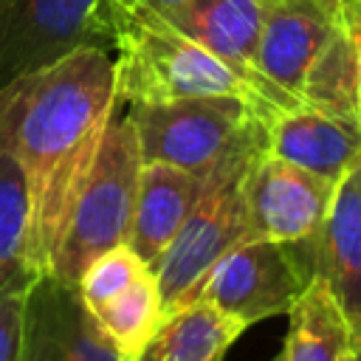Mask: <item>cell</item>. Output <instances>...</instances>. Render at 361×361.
<instances>
[{
	"label": "cell",
	"instance_id": "obj_14",
	"mask_svg": "<svg viewBox=\"0 0 361 361\" xmlns=\"http://www.w3.org/2000/svg\"><path fill=\"white\" fill-rule=\"evenodd\" d=\"M316 276L330 285L361 336V164L336 186L316 240Z\"/></svg>",
	"mask_w": 361,
	"mask_h": 361
},
{
	"label": "cell",
	"instance_id": "obj_18",
	"mask_svg": "<svg viewBox=\"0 0 361 361\" xmlns=\"http://www.w3.org/2000/svg\"><path fill=\"white\" fill-rule=\"evenodd\" d=\"M104 333L116 341L124 361H135L141 347L149 341L164 319V302L152 268H144L127 288H121L107 302L90 307Z\"/></svg>",
	"mask_w": 361,
	"mask_h": 361
},
{
	"label": "cell",
	"instance_id": "obj_15",
	"mask_svg": "<svg viewBox=\"0 0 361 361\" xmlns=\"http://www.w3.org/2000/svg\"><path fill=\"white\" fill-rule=\"evenodd\" d=\"M243 330L245 324L231 313L212 302L192 299L164 313L135 361H220Z\"/></svg>",
	"mask_w": 361,
	"mask_h": 361
},
{
	"label": "cell",
	"instance_id": "obj_10",
	"mask_svg": "<svg viewBox=\"0 0 361 361\" xmlns=\"http://www.w3.org/2000/svg\"><path fill=\"white\" fill-rule=\"evenodd\" d=\"M271 0H186L183 6L161 14L192 42L226 62L268 107L293 110L302 102L271 85L257 71V45L268 17Z\"/></svg>",
	"mask_w": 361,
	"mask_h": 361
},
{
	"label": "cell",
	"instance_id": "obj_12",
	"mask_svg": "<svg viewBox=\"0 0 361 361\" xmlns=\"http://www.w3.org/2000/svg\"><path fill=\"white\" fill-rule=\"evenodd\" d=\"M268 152L330 183H341L361 164V124L299 104L265 118Z\"/></svg>",
	"mask_w": 361,
	"mask_h": 361
},
{
	"label": "cell",
	"instance_id": "obj_24",
	"mask_svg": "<svg viewBox=\"0 0 361 361\" xmlns=\"http://www.w3.org/2000/svg\"><path fill=\"white\" fill-rule=\"evenodd\" d=\"M271 361H288V358H285V350H282V353H276V355H274Z\"/></svg>",
	"mask_w": 361,
	"mask_h": 361
},
{
	"label": "cell",
	"instance_id": "obj_23",
	"mask_svg": "<svg viewBox=\"0 0 361 361\" xmlns=\"http://www.w3.org/2000/svg\"><path fill=\"white\" fill-rule=\"evenodd\" d=\"M350 361H361V338H358V347H355V353H353Z\"/></svg>",
	"mask_w": 361,
	"mask_h": 361
},
{
	"label": "cell",
	"instance_id": "obj_7",
	"mask_svg": "<svg viewBox=\"0 0 361 361\" xmlns=\"http://www.w3.org/2000/svg\"><path fill=\"white\" fill-rule=\"evenodd\" d=\"M102 0H0V87L79 45L107 48Z\"/></svg>",
	"mask_w": 361,
	"mask_h": 361
},
{
	"label": "cell",
	"instance_id": "obj_6",
	"mask_svg": "<svg viewBox=\"0 0 361 361\" xmlns=\"http://www.w3.org/2000/svg\"><path fill=\"white\" fill-rule=\"evenodd\" d=\"M316 240H243L206 271L192 299L217 305L245 327L288 313L316 276Z\"/></svg>",
	"mask_w": 361,
	"mask_h": 361
},
{
	"label": "cell",
	"instance_id": "obj_3",
	"mask_svg": "<svg viewBox=\"0 0 361 361\" xmlns=\"http://www.w3.org/2000/svg\"><path fill=\"white\" fill-rule=\"evenodd\" d=\"M265 149L268 133L262 130L209 172L203 195L197 197L186 223L152 268L164 313L186 305L200 279L206 276V271L226 251L254 237L245 209V175Z\"/></svg>",
	"mask_w": 361,
	"mask_h": 361
},
{
	"label": "cell",
	"instance_id": "obj_2",
	"mask_svg": "<svg viewBox=\"0 0 361 361\" xmlns=\"http://www.w3.org/2000/svg\"><path fill=\"white\" fill-rule=\"evenodd\" d=\"M107 51L113 48L118 104H161L195 96H237L271 118L268 107L226 62L180 34L158 11L121 0L99 3Z\"/></svg>",
	"mask_w": 361,
	"mask_h": 361
},
{
	"label": "cell",
	"instance_id": "obj_19",
	"mask_svg": "<svg viewBox=\"0 0 361 361\" xmlns=\"http://www.w3.org/2000/svg\"><path fill=\"white\" fill-rule=\"evenodd\" d=\"M28 195L20 166L0 155V288L25 268Z\"/></svg>",
	"mask_w": 361,
	"mask_h": 361
},
{
	"label": "cell",
	"instance_id": "obj_17",
	"mask_svg": "<svg viewBox=\"0 0 361 361\" xmlns=\"http://www.w3.org/2000/svg\"><path fill=\"white\" fill-rule=\"evenodd\" d=\"M344 14V11H341ZM299 102L341 118H350L361 124L358 113V59H355V42L341 20V28L330 37V42L322 48V54L313 59V65L305 73Z\"/></svg>",
	"mask_w": 361,
	"mask_h": 361
},
{
	"label": "cell",
	"instance_id": "obj_11",
	"mask_svg": "<svg viewBox=\"0 0 361 361\" xmlns=\"http://www.w3.org/2000/svg\"><path fill=\"white\" fill-rule=\"evenodd\" d=\"M341 20V0H271L257 45V71L299 102L307 68Z\"/></svg>",
	"mask_w": 361,
	"mask_h": 361
},
{
	"label": "cell",
	"instance_id": "obj_4",
	"mask_svg": "<svg viewBox=\"0 0 361 361\" xmlns=\"http://www.w3.org/2000/svg\"><path fill=\"white\" fill-rule=\"evenodd\" d=\"M138 135L127 113H113L99 155L85 178L73 212L68 217L62 243L56 248L51 274L65 282H79L82 271L107 248L127 243L138 175H141Z\"/></svg>",
	"mask_w": 361,
	"mask_h": 361
},
{
	"label": "cell",
	"instance_id": "obj_21",
	"mask_svg": "<svg viewBox=\"0 0 361 361\" xmlns=\"http://www.w3.org/2000/svg\"><path fill=\"white\" fill-rule=\"evenodd\" d=\"M344 25L355 42V59H358V113H361V0H341Z\"/></svg>",
	"mask_w": 361,
	"mask_h": 361
},
{
	"label": "cell",
	"instance_id": "obj_1",
	"mask_svg": "<svg viewBox=\"0 0 361 361\" xmlns=\"http://www.w3.org/2000/svg\"><path fill=\"white\" fill-rule=\"evenodd\" d=\"M116 110V68L102 45H79L0 87V155H8L25 178V268L31 274H51Z\"/></svg>",
	"mask_w": 361,
	"mask_h": 361
},
{
	"label": "cell",
	"instance_id": "obj_22",
	"mask_svg": "<svg viewBox=\"0 0 361 361\" xmlns=\"http://www.w3.org/2000/svg\"><path fill=\"white\" fill-rule=\"evenodd\" d=\"M121 3H130V6H141V8H149V11H158V14H166L178 6H183L186 0H121Z\"/></svg>",
	"mask_w": 361,
	"mask_h": 361
},
{
	"label": "cell",
	"instance_id": "obj_20",
	"mask_svg": "<svg viewBox=\"0 0 361 361\" xmlns=\"http://www.w3.org/2000/svg\"><path fill=\"white\" fill-rule=\"evenodd\" d=\"M31 282H34V274L23 271L0 288V361H17L20 355L25 299H28Z\"/></svg>",
	"mask_w": 361,
	"mask_h": 361
},
{
	"label": "cell",
	"instance_id": "obj_16",
	"mask_svg": "<svg viewBox=\"0 0 361 361\" xmlns=\"http://www.w3.org/2000/svg\"><path fill=\"white\" fill-rule=\"evenodd\" d=\"M290 327L285 338L288 361H350L358 333L322 276H313L296 305L288 310Z\"/></svg>",
	"mask_w": 361,
	"mask_h": 361
},
{
	"label": "cell",
	"instance_id": "obj_5",
	"mask_svg": "<svg viewBox=\"0 0 361 361\" xmlns=\"http://www.w3.org/2000/svg\"><path fill=\"white\" fill-rule=\"evenodd\" d=\"M144 164H169L197 178L265 130V116L237 96H195L161 104H127Z\"/></svg>",
	"mask_w": 361,
	"mask_h": 361
},
{
	"label": "cell",
	"instance_id": "obj_13",
	"mask_svg": "<svg viewBox=\"0 0 361 361\" xmlns=\"http://www.w3.org/2000/svg\"><path fill=\"white\" fill-rule=\"evenodd\" d=\"M203 186L206 178H197L186 169L169 164H141L127 245L149 268L158 265V259L186 223L189 212L203 195Z\"/></svg>",
	"mask_w": 361,
	"mask_h": 361
},
{
	"label": "cell",
	"instance_id": "obj_9",
	"mask_svg": "<svg viewBox=\"0 0 361 361\" xmlns=\"http://www.w3.org/2000/svg\"><path fill=\"white\" fill-rule=\"evenodd\" d=\"M336 186L265 149L245 175V209L254 237L279 243L316 240Z\"/></svg>",
	"mask_w": 361,
	"mask_h": 361
},
{
	"label": "cell",
	"instance_id": "obj_8",
	"mask_svg": "<svg viewBox=\"0 0 361 361\" xmlns=\"http://www.w3.org/2000/svg\"><path fill=\"white\" fill-rule=\"evenodd\" d=\"M17 361H124V355L73 282L34 274Z\"/></svg>",
	"mask_w": 361,
	"mask_h": 361
}]
</instances>
